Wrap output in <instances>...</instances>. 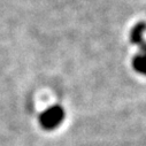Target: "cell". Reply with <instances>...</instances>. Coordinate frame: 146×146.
Listing matches in <instances>:
<instances>
[{"instance_id": "obj_1", "label": "cell", "mask_w": 146, "mask_h": 146, "mask_svg": "<svg viewBox=\"0 0 146 146\" xmlns=\"http://www.w3.org/2000/svg\"><path fill=\"white\" fill-rule=\"evenodd\" d=\"M146 31V23H137L130 31V42L138 46L139 51L132 59V67L138 74L146 76V40L144 35Z\"/></svg>"}, {"instance_id": "obj_2", "label": "cell", "mask_w": 146, "mask_h": 146, "mask_svg": "<svg viewBox=\"0 0 146 146\" xmlns=\"http://www.w3.org/2000/svg\"><path fill=\"white\" fill-rule=\"evenodd\" d=\"M64 119V111L61 106H52L44 111L39 116V123L45 130L58 128Z\"/></svg>"}]
</instances>
